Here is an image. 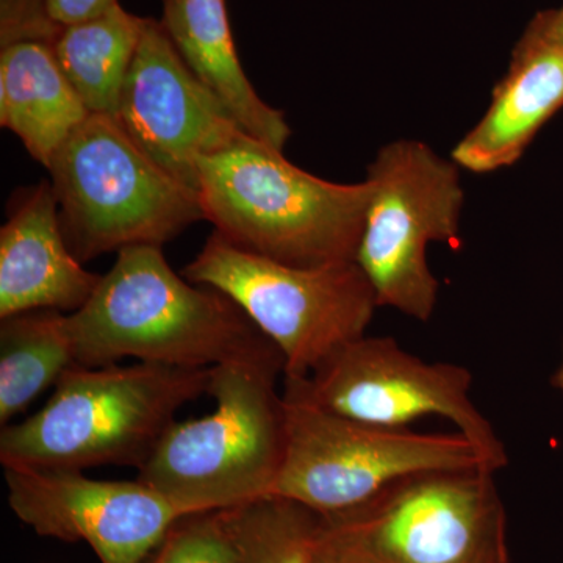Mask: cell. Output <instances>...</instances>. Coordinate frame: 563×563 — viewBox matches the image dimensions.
<instances>
[{
	"mask_svg": "<svg viewBox=\"0 0 563 563\" xmlns=\"http://www.w3.org/2000/svg\"><path fill=\"white\" fill-rule=\"evenodd\" d=\"M69 250L81 263L163 246L206 220L199 192L161 168L120 122L91 113L49 165Z\"/></svg>",
	"mask_w": 563,
	"mask_h": 563,
	"instance_id": "cell-5",
	"label": "cell"
},
{
	"mask_svg": "<svg viewBox=\"0 0 563 563\" xmlns=\"http://www.w3.org/2000/svg\"><path fill=\"white\" fill-rule=\"evenodd\" d=\"M282 393L287 443L269 496L333 515L362 506L413 473L465 468L495 472L461 432L383 428L329 412L292 393Z\"/></svg>",
	"mask_w": 563,
	"mask_h": 563,
	"instance_id": "cell-8",
	"label": "cell"
},
{
	"mask_svg": "<svg viewBox=\"0 0 563 563\" xmlns=\"http://www.w3.org/2000/svg\"><path fill=\"white\" fill-rule=\"evenodd\" d=\"M553 385L555 388H558L559 391L563 393V358L561 366H559L558 372H555L553 377Z\"/></svg>",
	"mask_w": 563,
	"mask_h": 563,
	"instance_id": "cell-25",
	"label": "cell"
},
{
	"mask_svg": "<svg viewBox=\"0 0 563 563\" xmlns=\"http://www.w3.org/2000/svg\"><path fill=\"white\" fill-rule=\"evenodd\" d=\"M101 277L69 250L51 181L16 191L0 231V318L32 310L77 312Z\"/></svg>",
	"mask_w": 563,
	"mask_h": 563,
	"instance_id": "cell-13",
	"label": "cell"
},
{
	"mask_svg": "<svg viewBox=\"0 0 563 563\" xmlns=\"http://www.w3.org/2000/svg\"><path fill=\"white\" fill-rule=\"evenodd\" d=\"M62 25L52 21L47 0H0V46L43 41L54 46Z\"/></svg>",
	"mask_w": 563,
	"mask_h": 563,
	"instance_id": "cell-21",
	"label": "cell"
},
{
	"mask_svg": "<svg viewBox=\"0 0 563 563\" xmlns=\"http://www.w3.org/2000/svg\"><path fill=\"white\" fill-rule=\"evenodd\" d=\"M69 321L81 366L135 358L179 368L269 363L285 373L280 351L250 317L224 292L174 272L161 246L118 252Z\"/></svg>",
	"mask_w": 563,
	"mask_h": 563,
	"instance_id": "cell-1",
	"label": "cell"
},
{
	"mask_svg": "<svg viewBox=\"0 0 563 563\" xmlns=\"http://www.w3.org/2000/svg\"><path fill=\"white\" fill-rule=\"evenodd\" d=\"M562 107L563 47L523 33L487 113L454 147L453 162L476 174L514 165Z\"/></svg>",
	"mask_w": 563,
	"mask_h": 563,
	"instance_id": "cell-14",
	"label": "cell"
},
{
	"mask_svg": "<svg viewBox=\"0 0 563 563\" xmlns=\"http://www.w3.org/2000/svg\"><path fill=\"white\" fill-rule=\"evenodd\" d=\"M313 563H357V562L347 561V559L342 558V555L332 553L331 550H328V548H325L324 544H322V539H321V544H320V548H318L317 555H314Z\"/></svg>",
	"mask_w": 563,
	"mask_h": 563,
	"instance_id": "cell-24",
	"label": "cell"
},
{
	"mask_svg": "<svg viewBox=\"0 0 563 563\" xmlns=\"http://www.w3.org/2000/svg\"><path fill=\"white\" fill-rule=\"evenodd\" d=\"M118 5L120 0H47L52 21L62 27L95 20Z\"/></svg>",
	"mask_w": 563,
	"mask_h": 563,
	"instance_id": "cell-22",
	"label": "cell"
},
{
	"mask_svg": "<svg viewBox=\"0 0 563 563\" xmlns=\"http://www.w3.org/2000/svg\"><path fill=\"white\" fill-rule=\"evenodd\" d=\"M146 22L120 3L102 16L62 29L52 46L55 58L90 113L117 114Z\"/></svg>",
	"mask_w": 563,
	"mask_h": 563,
	"instance_id": "cell-17",
	"label": "cell"
},
{
	"mask_svg": "<svg viewBox=\"0 0 563 563\" xmlns=\"http://www.w3.org/2000/svg\"><path fill=\"white\" fill-rule=\"evenodd\" d=\"M77 362L69 313L32 310L0 325V422L9 424Z\"/></svg>",
	"mask_w": 563,
	"mask_h": 563,
	"instance_id": "cell-18",
	"label": "cell"
},
{
	"mask_svg": "<svg viewBox=\"0 0 563 563\" xmlns=\"http://www.w3.org/2000/svg\"><path fill=\"white\" fill-rule=\"evenodd\" d=\"M232 509L233 563H313L322 539L321 514L277 496Z\"/></svg>",
	"mask_w": 563,
	"mask_h": 563,
	"instance_id": "cell-19",
	"label": "cell"
},
{
	"mask_svg": "<svg viewBox=\"0 0 563 563\" xmlns=\"http://www.w3.org/2000/svg\"><path fill=\"white\" fill-rule=\"evenodd\" d=\"M211 368L139 362L81 366L65 373L38 412L2 426L3 468L85 472L133 466L136 472L185 404L209 395Z\"/></svg>",
	"mask_w": 563,
	"mask_h": 563,
	"instance_id": "cell-2",
	"label": "cell"
},
{
	"mask_svg": "<svg viewBox=\"0 0 563 563\" xmlns=\"http://www.w3.org/2000/svg\"><path fill=\"white\" fill-rule=\"evenodd\" d=\"M284 390L352 420L409 428L426 417L453 422L495 472L509 465L506 446L472 398L465 366L426 362L391 336L363 335L344 344L302 379H284Z\"/></svg>",
	"mask_w": 563,
	"mask_h": 563,
	"instance_id": "cell-10",
	"label": "cell"
},
{
	"mask_svg": "<svg viewBox=\"0 0 563 563\" xmlns=\"http://www.w3.org/2000/svg\"><path fill=\"white\" fill-rule=\"evenodd\" d=\"M198 192L228 242L309 268L355 262L372 198L368 181L320 179L257 139L201 158Z\"/></svg>",
	"mask_w": 563,
	"mask_h": 563,
	"instance_id": "cell-3",
	"label": "cell"
},
{
	"mask_svg": "<svg viewBox=\"0 0 563 563\" xmlns=\"http://www.w3.org/2000/svg\"><path fill=\"white\" fill-rule=\"evenodd\" d=\"M163 27L198 79L247 135L284 152L291 131L282 111L262 101L244 73L225 0H163Z\"/></svg>",
	"mask_w": 563,
	"mask_h": 563,
	"instance_id": "cell-15",
	"label": "cell"
},
{
	"mask_svg": "<svg viewBox=\"0 0 563 563\" xmlns=\"http://www.w3.org/2000/svg\"><path fill=\"white\" fill-rule=\"evenodd\" d=\"M525 33L533 38L563 47V7L537 13Z\"/></svg>",
	"mask_w": 563,
	"mask_h": 563,
	"instance_id": "cell-23",
	"label": "cell"
},
{
	"mask_svg": "<svg viewBox=\"0 0 563 563\" xmlns=\"http://www.w3.org/2000/svg\"><path fill=\"white\" fill-rule=\"evenodd\" d=\"M365 180L372 198L355 262L379 307L429 321L440 290L428 265L429 244L461 246L465 195L459 166L421 141L401 140L379 151Z\"/></svg>",
	"mask_w": 563,
	"mask_h": 563,
	"instance_id": "cell-9",
	"label": "cell"
},
{
	"mask_svg": "<svg viewBox=\"0 0 563 563\" xmlns=\"http://www.w3.org/2000/svg\"><path fill=\"white\" fill-rule=\"evenodd\" d=\"M66 79L52 44L20 41L0 51V124L49 168L57 152L90 117Z\"/></svg>",
	"mask_w": 563,
	"mask_h": 563,
	"instance_id": "cell-16",
	"label": "cell"
},
{
	"mask_svg": "<svg viewBox=\"0 0 563 563\" xmlns=\"http://www.w3.org/2000/svg\"><path fill=\"white\" fill-rule=\"evenodd\" d=\"M114 120L152 161L196 191L201 158L254 139L192 73L162 22L151 18Z\"/></svg>",
	"mask_w": 563,
	"mask_h": 563,
	"instance_id": "cell-12",
	"label": "cell"
},
{
	"mask_svg": "<svg viewBox=\"0 0 563 563\" xmlns=\"http://www.w3.org/2000/svg\"><path fill=\"white\" fill-rule=\"evenodd\" d=\"M269 363H228L211 368L213 412L174 422L140 483L188 512L232 509L266 498L279 477L287 443V410Z\"/></svg>",
	"mask_w": 563,
	"mask_h": 563,
	"instance_id": "cell-4",
	"label": "cell"
},
{
	"mask_svg": "<svg viewBox=\"0 0 563 563\" xmlns=\"http://www.w3.org/2000/svg\"><path fill=\"white\" fill-rule=\"evenodd\" d=\"M9 506L41 537L84 542L101 563H143L165 533L191 514L135 481H98L84 472L3 468Z\"/></svg>",
	"mask_w": 563,
	"mask_h": 563,
	"instance_id": "cell-11",
	"label": "cell"
},
{
	"mask_svg": "<svg viewBox=\"0 0 563 563\" xmlns=\"http://www.w3.org/2000/svg\"><path fill=\"white\" fill-rule=\"evenodd\" d=\"M236 555L233 509L184 515L143 563H233Z\"/></svg>",
	"mask_w": 563,
	"mask_h": 563,
	"instance_id": "cell-20",
	"label": "cell"
},
{
	"mask_svg": "<svg viewBox=\"0 0 563 563\" xmlns=\"http://www.w3.org/2000/svg\"><path fill=\"white\" fill-rule=\"evenodd\" d=\"M495 476L487 468L410 474L362 506L322 515V544L357 563H510Z\"/></svg>",
	"mask_w": 563,
	"mask_h": 563,
	"instance_id": "cell-6",
	"label": "cell"
},
{
	"mask_svg": "<svg viewBox=\"0 0 563 563\" xmlns=\"http://www.w3.org/2000/svg\"><path fill=\"white\" fill-rule=\"evenodd\" d=\"M181 276L231 298L285 362L284 379H302L366 335L376 292L357 262L295 266L242 250L213 232Z\"/></svg>",
	"mask_w": 563,
	"mask_h": 563,
	"instance_id": "cell-7",
	"label": "cell"
}]
</instances>
